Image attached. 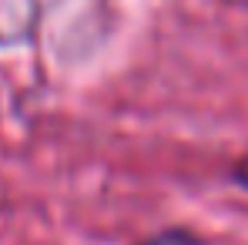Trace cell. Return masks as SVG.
I'll use <instances>...</instances> for the list:
<instances>
[{"label": "cell", "mask_w": 248, "mask_h": 245, "mask_svg": "<svg viewBox=\"0 0 248 245\" xmlns=\"http://www.w3.org/2000/svg\"><path fill=\"white\" fill-rule=\"evenodd\" d=\"M232 175H235V181H238L242 188H248V155H245L238 164H235V171H232Z\"/></svg>", "instance_id": "2"}, {"label": "cell", "mask_w": 248, "mask_h": 245, "mask_svg": "<svg viewBox=\"0 0 248 245\" xmlns=\"http://www.w3.org/2000/svg\"><path fill=\"white\" fill-rule=\"evenodd\" d=\"M138 245H205V242L188 229H165V232H158V235H151Z\"/></svg>", "instance_id": "1"}]
</instances>
